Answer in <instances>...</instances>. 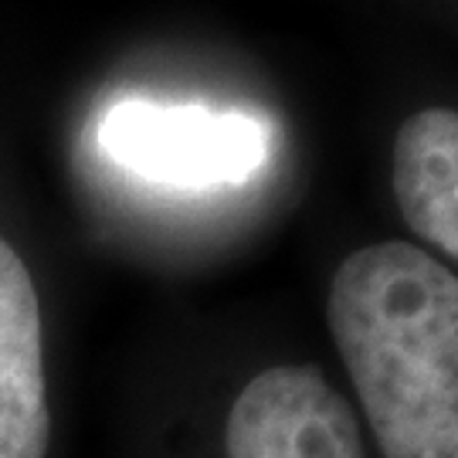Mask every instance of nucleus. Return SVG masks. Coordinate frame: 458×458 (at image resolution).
<instances>
[{
    "instance_id": "nucleus-1",
    "label": "nucleus",
    "mask_w": 458,
    "mask_h": 458,
    "mask_svg": "<svg viewBox=\"0 0 458 458\" xmlns=\"http://www.w3.org/2000/svg\"><path fill=\"white\" fill-rule=\"evenodd\" d=\"M327 323L384 458H458V276L411 242L353 251Z\"/></svg>"
},
{
    "instance_id": "nucleus-2",
    "label": "nucleus",
    "mask_w": 458,
    "mask_h": 458,
    "mask_svg": "<svg viewBox=\"0 0 458 458\" xmlns=\"http://www.w3.org/2000/svg\"><path fill=\"white\" fill-rule=\"evenodd\" d=\"M98 147L136 177L174 187H214L245 183L268 157V132L238 113L123 98L102 115Z\"/></svg>"
},
{
    "instance_id": "nucleus-3",
    "label": "nucleus",
    "mask_w": 458,
    "mask_h": 458,
    "mask_svg": "<svg viewBox=\"0 0 458 458\" xmlns=\"http://www.w3.org/2000/svg\"><path fill=\"white\" fill-rule=\"evenodd\" d=\"M225 448L228 458H363L357 411L312 363L251 377L228 411Z\"/></svg>"
},
{
    "instance_id": "nucleus-4",
    "label": "nucleus",
    "mask_w": 458,
    "mask_h": 458,
    "mask_svg": "<svg viewBox=\"0 0 458 458\" xmlns=\"http://www.w3.org/2000/svg\"><path fill=\"white\" fill-rule=\"evenodd\" d=\"M48 442L41 306L24 259L0 238V458H45Z\"/></svg>"
},
{
    "instance_id": "nucleus-5",
    "label": "nucleus",
    "mask_w": 458,
    "mask_h": 458,
    "mask_svg": "<svg viewBox=\"0 0 458 458\" xmlns=\"http://www.w3.org/2000/svg\"><path fill=\"white\" fill-rule=\"evenodd\" d=\"M391 183L408 228L458 262V113L421 109L394 136Z\"/></svg>"
}]
</instances>
